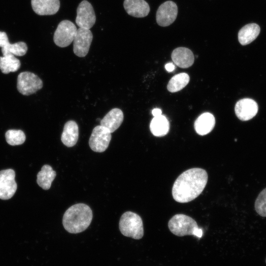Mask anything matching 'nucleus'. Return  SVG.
<instances>
[{
  "instance_id": "obj_18",
  "label": "nucleus",
  "mask_w": 266,
  "mask_h": 266,
  "mask_svg": "<svg viewBox=\"0 0 266 266\" xmlns=\"http://www.w3.org/2000/svg\"><path fill=\"white\" fill-rule=\"evenodd\" d=\"M215 124V119L213 114L205 112L196 119L194 123V128L198 134L204 135L213 130Z\"/></svg>"
},
{
  "instance_id": "obj_19",
  "label": "nucleus",
  "mask_w": 266,
  "mask_h": 266,
  "mask_svg": "<svg viewBox=\"0 0 266 266\" xmlns=\"http://www.w3.org/2000/svg\"><path fill=\"white\" fill-rule=\"evenodd\" d=\"M261 29L256 23H250L243 26L238 32V39L242 45H246L253 41L259 35Z\"/></svg>"
},
{
  "instance_id": "obj_27",
  "label": "nucleus",
  "mask_w": 266,
  "mask_h": 266,
  "mask_svg": "<svg viewBox=\"0 0 266 266\" xmlns=\"http://www.w3.org/2000/svg\"><path fill=\"white\" fill-rule=\"evenodd\" d=\"M9 42L6 33L4 32H0V47L2 48Z\"/></svg>"
},
{
  "instance_id": "obj_10",
  "label": "nucleus",
  "mask_w": 266,
  "mask_h": 266,
  "mask_svg": "<svg viewBox=\"0 0 266 266\" xmlns=\"http://www.w3.org/2000/svg\"><path fill=\"white\" fill-rule=\"evenodd\" d=\"M15 173L12 169L0 171V199L8 200L14 195L17 190L15 180Z\"/></svg>"
},
{
  "instance_id": "obj_16",
  "label": "nucleus",
  "mask_w": 266,
  "mask_h": 266,
  "mask_svg": "<svg viewBox=\"0 0 266 266\" xmlns=\"http://www.w3.org/2000/svg\"><path fill=\"white\" fill-rule=\"evenodd\" d=\"M124 119L123 111L115 108L110 110L100 120V125L107 128L111 133L115 131L122 124Z\"/></svg>"
},
{
  "instance_id": "obj_2",
  "label": "nucleus",
  "mask_w": 266,
  "mask_h": 266,
  "mask_svg": "<svg viewBox=\"0 0 266 266\" xmlns=\"http://www.w3.org/2000/svg\"><path fill=\"white\" fill-rule=\"evenodd\" d=\"M93 218L91 208L84 203H77L69 207L64 213L63 224L68 233H77L85 231Z\"/></svg>"
},
{
  "instance_id": "obj_1",
  "label": "nucleus",
  "mask_w": 266,
  "mask_h": 266,
  "mask_svg": "<svg viewBox=\"0 0 266 266\" xmlns=\"http://www.w3.org/2000/svg\"><path fill=\"white\" fill-rule=\"evenodd\" d=\"M208 180L206 171L193 168L182 173L175 181L172 189L174 200L186 203L197 198L203 191Z\"/></svg>"
},
{
  "instance_id": "obj_24",
  "label": "nucleus",
  "mask_w": 266,
  "mask_h": 266,
  "mask_svg": "<svg viewBox=\"0 0 266 266\" xmlns=\"http://www.w3.org/2000/svg\"><path fill=\"white\" fill-rule=\"evenodd\" d=\"M28 50L27 44L22 41L11 44L8 42L4 46L1 48L3 56L8 55L22 56L24 55Z\"/></svg>"
},
{
  "instance_id": "obj_12",
  "label": "nucleus",
  "mask_w": 266,
  "mask_h": 266,
  "mask_svg": "<svg viewBox=\"0 0 266 266\" xmlns=\"http://www.w3.org/2000/svg\"><path fill=\"white\" fill-rule=\"evenodd\" d=\"M258 106L253 100L242 99L235 104L234 111L237 118L241 121H248L253 118L257 113Z\"/></svg>"
},
{
  "instance_id": "obj_23",
  "label": "nucleus",
  "mask_w": 266,
  "mask_h": 266,
  "mask_svg": "<svg viewBox=\"0 0 266 266\" xmlns=\"http://www.w3.org/2000/svg\"><path fill=\"white\" fill-rule=\"evenodd\" d=\"M20 66V61L14 55L0 57V69L4 74L18 70Z\"/></svg>"
},
{
  "instance_id": "obj_20",
  "label": "nucleus",
  "mask_w": 266,
  "mask_h": 266,
  "mask_svg": "<svg viewBox=\"0 0 266 266\" xmlns=\"http://www.w3.org/2000/svg\"><path fill=\"white\" fill-rule=\"evenodd\" d=\"M150 129L152 133L156 136H165L169 131V121L162 115L154 117L150 124Z\"/></svg>"
},
{
  "instance_id": "obj_9",
  "label": "nucleus",
  "mask_w": 266,
  "mask_h": 266,
  "mask_svg": "<svg viewBox=\"0 0 266 266\" xmlns=\"http://www.w3.org/2000/svg\"><path fill=\"white\" fill-rule=\"evenodd\" d=\"M93 34L90 29L79 28L73 39V50L79 57L86 56L89 50L92 40Z\"/></svg>"
},
{
  "instance_id": "obj_6",
  "label": "nucleus",
  "mask_w": 266,
  "mask_h": 266,
  "mask_svg": "<svg viewBox=\"0 0 266 266\" xmlns=\"http://www.w3.org/2000/svg\"><path fill=\"white\" fill-rule=\"evenodd\" d=\"M42 87L43 82L41 79L32 72H22L18 76L17 88L22 95H32L41 89Z\"/></svg>"
},
{
  "instance_id": "obj_21",
  "label": "nucleus",
  "mask_w": 266,
  "mask_h": 266,
  "mask_svg": "<svg viewBox=\"0 0 266 266\" xmlns=\"http://www.w3.org/2000/svg\"><path fill=\"white\" fill-rule=\"evenodd\" d=\"M56 175V172L48 165H44L37 173L36 182L44 190H48Z\"/></svg>"
},
{
  "instance_id": "obj_7",
  "label": "nucleus",
  "mask_w": 266,
  "mask_h": 266,
  "mask_svg": "<svg viewBox=\"0 0 266 266\" xmlns=\"http://www.w3.org/2000/svg\"><path fill=\"white\" fill-rule=\"evenodd\" d=\"M111 133L110 131L103 126H96L93 130L89 140L91 149L96 152L105 151L111 139Z\"/></svg>"
},
{
  "instance_id": "obj_11",
  "label": "nucleus",
  "mask_w": 266,
  "mask_h": 266,
  "mask_svg": "<svg viewBox=\"0 0 266 266\" xmlns=\"http://www.w3.org/2000/svg\"><path fill=\"white\" fill-rule=\"evenodd\" d=\"M177 14L176 4L171 0L166 1L162 3L157 11V23L162 27L168 26L175 20Z\"/></svg>"
},
{
  "instance_id": "obj_28",
  "label": "nucleus",
  "mask_w": 266,
  "mask_h": 266,
  "mask_svg": "<svg viewBox=\"0 0 266 266\" xmlns=\"http://www.w3.org/2000/svg\"><path fill=\"white\" fill-rule=\"evenodd\" d=\"M165 68L168 72H171L175 69V66L172 63H168L165 65Z\"/></svg>"
},
{
  "instance_id": "obj_29",
  "label": "nucleus",
  "mask_w": 266,
  "mask_h": 266,
  "mask_svg": "<svg viewBox=\"0 0 266 266\" xmlns=\"http://www.w3.org/2000/svg\"><path fill=\"white\" fill-rule=\"evenodd\" d=\"M154 117H157L162 115V110L159 108H154L152 111Z\"/></svg>"
},
{
  "instance_id": "obj_25",
  "label": "nucleus",
  "mask_w": 266,
  "mask_h": 266,
  "mask_svg": "<svg viewBox=\"0 0 266 266\" xmlns=\"http://www.w3.org/2000/svg\"><path fill=\"white\" fill-rule=\"evenodd\" d=\"M5 136L7 143L12 146L22 144L26 140V135L21 130H8Z\"/></svg>"
},
{
  "instance_id": "obj_3",
  "label": "nucleus",
  "mask_w": 266,
  "mask_h": 266,
  "mask_svg": "<svg viewBox=\"0 0 266 266\" xmlns=\"http://www.w3.org/2000/svg\"><path fill=\"white\" fill-rule=\"evenodd\" d=\"M119 229L122 234L135 239H141L144 234L141 217L135 213L127 211L121 217Z\"/></svg>"
},
{
  "instance_id": "obj_13",
  "label": "nucleus",
  "mask_w": 266,
  "mask_h": 266,
  "mask_svg": "<svg viewBox=\"0 0 266 266\" xmlns=\"http://www.w3.org/2000/svg\"><path fill=\"white\" fill-rule=\"evenodd\" d=\"M123 6L130 16L137 18L144 17L150 12V6L144 0H124Z\"/></svg>"
},
{
  "instance_id": "obj_8",
  "label": "nucleus",
  "mask_w": 266,
  "mask_h": 266,
  "mask_svg": "<svg viewBox=\"0 0 266 266\" xmlns=\"http://www.w3.org/2000/svg\"><path fill=\"white\" fill-rule=\"evenodd\" d=\"M75 22L79 28L90 29L95 24L96 17L92 5L87 0H82L78 5Z\"/></svg>"
},
{
  "instance_id": "obj_17",
  "label": "nucleus",
  "mask_w": 266,
  "mask_h": 266,
  "mask_svg": "<svg viewBox=\"0 0 266 266\" xmlns=\"http://www.w3.org/2000/svg\"><path fill=\"white\" fill-rule=\"evenodd\" d=\"M79 129L76 122L73 120L67 121L64 125L61 135V141L68 147L74 146L78 139Z\"/></svg>"
},
{
  "instance_id": "obj_15",
  "label": "nucleus",
  "mask_w": 266,
  "mask_h": 266,
  "mask_svg": "<svg viewBox=\"0 0 266 266\" xmlns=\"http://www.w3.org/2000/svg\"><path fill=\"white\" fill-rule=\"evenodd\" d=\"M173 62L179 67L187 68L193 64L194 56L192 51L188 48L180 47L175 48L171 53Z\"/></svg>"
},
{
  "instance_id": "obj_14",
  "label": "nucleus",
  "mask_w": 266,
  "mask_h": 266,
  "mask_svg": "<svg viewBox=\"0 0 266 266\" xmlns=\"http://www.w3.org/2000/svg\"><path fill=\"white\" fill-rule=\"evenodd\" d=\"M34 12L39 15H50L56 14L59 10V0H31Z\"/></svg>"
},
{
  "instance_id": "obj_5",
  "label": "nucleus",
  "mask_w": 266,
  "mask_h": 266,
  "mask_svg": "<svg viewBox=\"0 0 266 266\" xmlns=\"http://www.w3.org/2000/svg\"><path fill=\"white\" fill-rule=\"evenodd\" d=\"M75 24L69 20L62 21L55 31L53 40L56 45L66 47L73 42L77 32Z\"/></svg>"
},
{
  "instance_id": "obj_26",
  "label": "nucleus",
  "mask_w": 266,
  "mask_h": 266,
  "mask_svg": "<svg viewBox=\"0 0 266 266\" xmlns=\"http://www.w3.org/2000/svg\"><path fill=\"white\" fill-rule=\"evenodd\" d=\"M257 213L262 217H266V188L259 194L255 202Z\"/></svg>"
},
{
  "instance_id": "obj_30",
  "label": "nucleus",
  "mask_w": 266,
  "mask_h": 266,
  "mask_svg": "<svg viewBox=\"0 0 266 266\" xmlns=\"http://www.w3.org/2000/svg\"></svg>"
},
{
  "instance_id": "obj_4",
  "label": "nucleus",
  "mask_w": 266,
  "mask_h": 266,
  "mask_svg": "<svg viewBox=\"0 0 266 266\" xmlns=\"http://www.w3.org/2000/svg\"><path fill=\"white\" fill-rule=\"evenodd\" d=\"M170 231L174 235L183 236L194 235L199 229L196 221L187 215L178 214L173 216L168 223Z\"/></svg>"
},
{
  "instance_id": "obj_22",
  "label": "nucleus",
  "mask_w": 266,
  "mask_h": 266,
  "mask_svg": "<svg viewBox=\"0 0 266 266\" xmlns=\"http://www.w3.org/2000/svg\"><path fill=\"white\" fill-rule=\"evenodd\" d=\"M190 77L186 73H180L173 76L169 81L167 89L171 93H175L184 88L189 83Z\"/></svg>"
}]
</instances>
